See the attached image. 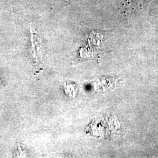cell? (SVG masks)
Wrapping results in <instances>:
<instances>
[{
  "label": "cell",
  "instance_id": "6da1fadb",
  "mask_svg": "<svg viewBox=\"0 0 158 158\" xmlns=\"http://www.w3.org/2000/svg\"><path fill=\"white\" fill-rule=\"evenodd\" d=\"M150 0H131V2H135L139 7L143 8L149 3Z\"/></svg>",
  "mask_w": 158,
  "mask_h": 158
}]
</instances>
